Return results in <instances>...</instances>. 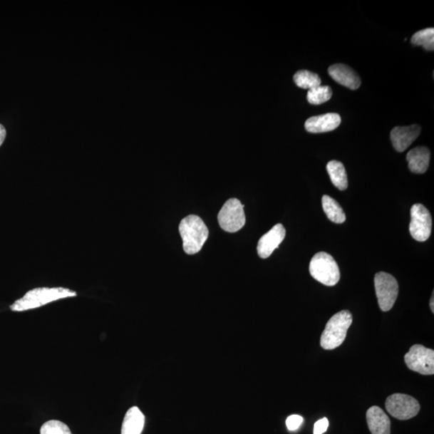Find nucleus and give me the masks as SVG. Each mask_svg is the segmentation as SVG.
I'll return each mask as SVG.
<instances>
[{"instance_id":"obj_20","label":"nucleus","mask_w":434,"mask_h":434,"mask_svg":"<svg viewBox=\"0 0 434 434\" xmlns=\"http://www.w3.org/2000/svg\"><path fill=\"white\" fill-rule=\"evenodd\" d=\"M414 46H423L427 51H433L434 49V29L429 28L418 31L411 39Z\"/></svg>"},{"instance_id":"obj_16","label":"nucleus","mask_w":434,"mask_h":434,"mask_svg":"<svg viewBox=\"0 0 434 434\" xmlns=\"http://www.w3.org/2000/svg\"><path fill=\"white\" fill-rule=\"evenodd\" d=\"M144 425L143 413L138 407H132L125 415L121 434H141Z\"/></svg>"},{"instance_id":"obj_10","label":"nucleus","mask_w":434,"mask_h":434,"mask_svg":"<svg viewBox=\"0 0 434 434\" xmlns=\"http://www.w3.org/2000/svg\"><path fill=\"white\" fill-rule=\"evenodd\" d=\"M286 237V229L281 224L274 226L267 234L263 235L257 244V254L262 259H267L273 254V252L278 249L279 244L284 240Z\"/></svg>"},{"instance_id":"obj_21","label":"nucleus","mask_w":434,"mask_h":434,"mask_svg":"<svg viewBox=\"0 0 434 434\" xmlns=\"http://www.w3.org/2000/svg\"><path fill=\"white\" fill-rule=\"evenodd\" d=\"M332 97V90L328 86H319L308 91L307 100L312 105H320L329 102Z\"/></svg>"},{"instance_id":"obj_15","label":"nucleus","mask_w":434,"mask_h":434,"mask_svg":"<svg viewBox=\"0 0 434 434\" xmlns=\"http://www.w3.org/2000/svg\"><path fill=\"white\" fill-rule=\"evenodd\" d=\"M406 160L408 162V167L412 172L416 174L425 173L430 165V150L425 147L415 148L407 154Z\"/></svg>"},{"instance_id":"obj_14","label":"nucleus","mask_w":434,"mask_h":434,"mask_svg":"<svg viewBox=\"0 0 434 434\" xmlns=\"http://www.w3.org/2000/svg\"><path fill=\"white\" fill-rule=\"evenodd\" d=\"M368 429L372 434H391V420L378 406L368 408L366 413Z\"/></svg>"},{"instance_id":"obj_24","label":"nucleus","mask_w":434,"mask_h":434,"mask_svg":"<svg viewBox=\"0 0 434 434\" xmlns=\"http://www.w3.org/2000/svg\"><path fill=\"white\" fill-rule=\"evenodd\" d=\"M329 426V420L328 418L320 419L314 424V434H324L328 430Z\"/></svg>"},{"instance_id":"obj_25","label":"nucleus","mask_w":434,"mask_h":434,"mask_svg":"<svg viewBox=\"0 0 434 434\" xmlns=\"http://www.w3.org/2000/svg\"><path fill=\"white\" fill-rule=\"evenodd\" d=\"M6 135H7V132H6V129L3 125L0 124V146L4 142Z\"/></svg>"},{"instance_id":"obj_23","label":"nucleus","mask_w":434,"mask_h":434,"mask_svg":"<svg viewBox=\"0 0 434 434\" xmlns=\"http://www.w3.org/2000/svg\"><path fill=\"white\" fill-rule=\"evenodd\" d=\"M303 423L304 418L299 416V415H291V416L288 417L286 421L287 429L289 431L297 430Z\"/></svg>"},{"instance_id":"obj_8","label":"nucleus","mask_w":434,"mask_h":434,"mask_svg":"<svg viewBox=\"0 0 434 434\" xmlns=\"http://www.w3.org/2000/svg\"><path fill=\"white\" fill-rule=\"evenodd\" d=\"M218 222L226 232H236L242 229L245 224V216L241 201L235 198L226 201L218 214Z\"/></svg>"},{"instance_id":"obj_26","label":"nucleus","mask_w":434,"mask_h":434,"mask_svg":"<svg viewBox=\"0 0 434 434\" xmlns=\"http://www.w3.org/2000/svg\"><path fill=\"white\" fill-rule=\"evenodd\" d=\"M433 297H434V294L433 293L432 298L430 299V309H431L433 313L434 312V306H433V301H433Z\"/></svg>"},{"instance_id":"obj_11","label":"nucleus","mask_w":434,"mask_h":434,"mask_svg":"<svg viewBox=\"0 0 434 434\" xmlns=\"http://www.w3.org/2000/svg\"><path fill=\"white\" fill-rule=\"evenodd\" d=\"M419 125L408 127H396L391 131V141L396 152L403 153L417 140L420 134Z\"/></svg>"},{"instance_id":"obj_9","label":"nucleus","mask_w":434,"mask_h":434,"mask_svg":"<svg viewBox=\"0 0 434 434\" xmlns=\"http://www.w3.org/2000/svg\"><path fill=\"white\" fill-rule=\"evenodd\" d=\"M410 214V232L411 236L415 240L420 242L427 241L432 232L430 212L424 205L416 204L411 207Z\"/></svg>"},{"instance_id":"obj_1","label":"nucleus","mask_w":434,"mask_h":434,"mask_svg":"<svg viewBox=\"0 0 434 434\" xmlns=\"http://www.w3.org/2000/svg\"><path fill=\"white\" fill-rule=\"evenodd\" d=\"M75 296H77V293L66 288H36L25 294L23 298L16 300L10 308L12 311H25L36 309L52 301Z\"/></svg>"},{"instance_id":"obj_5","label":"nucleus","mask_w":434,"mask_h":434,"mask_svg":"<svg viewBox=\"0 0 434 434\" xmlns=\"http://www.w3.org/2000/svg\"><path fill=\"white\" fill-rule=\"evenodd\" d=\"M374 282L381 310L385 312L391 310L398 296V281L391 274L380 272L376 274Z\"/></svg>"},{"instance_id":"obj_2","label":"nucleus","mask_w":434,"mask_h":434,"mask_svg":"<svg viewBox=\"0 0 434 434\" xmlns=\"http://www.w3.org/2000/svg\"><path fill=\"white\" fill-rule=\"evenodd\" d=\"M179 230L183 240L184 250L190 255L199 253L210 234L203 219L195 215L182 219Z\"/></svg>"},{"instance_id":"obj_6","label":"nucleus","mask_w":434,"mask_h":434,"mask_svg":"<svg viewBox=\"0 0 434 434\" xmlns=\"http://www.w3.org/2000/svg\"><path fill=\"white\" fill-rule=\"evenodd\" d=\"M386 408L392 417L401 420L416 417L420 410L419 402L416 399L402 393L389 396L386 402Z\"/></svg>"},{"instance_id":"obj_22","label":"nucleus","mask_w":434,"mask_h":434,"mask_svg":"<svg viewBox=\"0 0 434 434\" xmlns=\"http://www.w3.org/2000/svg\"><path fill=\"white\" fill-rule=\"evenodd\" d=\"M41 434H73L68 425L60 420H51L43 424Z\"/></svg>"},{"instance_id":"obj_13","label":"nucleus","mask_w":434,"mask_h":434,"mask_svg":"<svg viewBox=\"0 0 434 434\" xmlns=\"http://www.w3.org/2000/svg\"><path fill=\"white\" fill-rule=\"evenodd\" d=\"M330 76L336 83L351 90H357L361 85V78L351 67L343 64L333 65L329 68Z\"/></svg>"},{"instance_id":"obj_12","label":"nucleus","mask_w":434,"mask_h":434,"mask_svg":"<svg viewBox=\"0 0 434 434\" xmlns=\"http://www.w3.org/2000/svg\"><path fill=\"white\" fill-rule=\"evenodd\" d=\"M341 123V117L335 113L308 118L305 128L313 134L326 133L336 130Z\"/></svg>"},{"instance_id":"obj_17","label":"nucleus","mask_w":434,"mask_h":434,"mask_svg":"<svg viewBox=\"0 0 434 434\" xmlns=\"http://www.w3.org/2000/svg\"><path fill=\"white\" fill-rule=\"evenodd\" d=\"M326 170H328L333 185L341 191L347 190L348 187V175L341 162L330 161L326 165Z\"/></svg>"},{"instance_id":"obj_3","label":"nucleus","mask_w":434,"mask_h":434,"mask_svg":"<svg viewBox=\"0 0 434 434\" xmlns=\"http://www.w3.org/2000/svg\"><path fill=\"white\" fill-rule=\"evenodd\" d=\"M351 324L352 316L349 311H342L334 314L326 324L321 336V347L325 350L339 347L344 342Z\"/></svg>"},{"instance_id":"obj_7","label":"nucleus","mask_w":434,"mask_h":434,"mask_svg":"<svg viewBox=\"0 0 434 434\" xmlns=\"http://www.w3.org/2000/svg\"><path fill=\"white\" fill-rule=\"evenodd\" d=\"M408 368L421 375L434 374V351L423 345L415 344L405 356Z\"/></svg>"},{"instance_id":"obj_18","label":"nucleus","mask_w":434,"mask_h":434,"mask_svg":"<svg viewBox=\"0 0 434 434\" xmlns=\"http://www.w3.org/2000/svg\"><path fill=\"white\" fill-rule=\"evenodd\" d=\"M322 205L324 212L331 222L342 224L346 221L345 213L336 200L325 195L322 198Z\"/></svg>"},{"instance_id":"obj_19","label":"nucleus","mask_w":434,"mask_h":434,"mask_svg":"<svg viewBox=\"0 0 434 434\" xmlns=\"http://www.w3.org/2000/svg\"><path fill=\"white\" fill-rule=\"evenodd\" d=\"M294 81L301 89L311 90L321 86V78L319 75L308 71H300L294 74Z\"/></svg>"},{"instance_id":"obj_4","label":"nucleus","mask_w":434,"mask_h":434,"mask_svg":"<svg viewBox=\"0 0 434 434\" xmlns=\"http://www.w3.org/2000/svg\"><path fill=\"white\" fill-rule=\"evenodd\" d=\"M309 269L313 278L325 286H335L341 279L338 264L325 252H320L313 257Z\"/></svg>"}]
</instances>
